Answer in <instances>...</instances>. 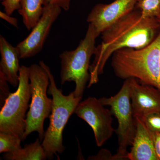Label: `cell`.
<instances>
[{
    "label": "cell",
    "mask_w": 160,
    "mask_h": 160,
    "mask_svg": "<svg viewBox=\"0 0 160 160\" xmlns=\"http://www.w3.org/2000/svg\"><path fill=\"white\" fill-rule=\"evenodd\" d=\"M157 18L158 21L160 25V14L157 17Z\"/></svg>",
    "instance_id": "d4e9b609"
},
{
    "label": "cell",
    "mask_w": 160,
    "mask_h": 160,
    "mask_svg": "<svg viewBox=\"0 0 160 160\" xmlns=\"http://www.w3.org/2000/svg\"><path fill=\"white\" fill-rule=\"evenodd\" d=\"M135 9L145 18H157L160 14V0H137Z\"/></svg>",
    "instance_id": "2e32d148"
},
{
    "label": "cell",
    "mask_w": 160,
    "mask_h": 160,
    "mask_svg": "<svg viewBox=\"0 0 160 160\" xmlns=\"http://www.w3.org/2000/svg\"><path fill=\"white\" fill-rule=\"evenodd\" d=\"M48 2V0H20L18 12L27 30H32L37 25L42 15L44 6Z\"/></svg>",
    "instance_id": "5bb4252c"
},
{
    "label": "cell",
    "mask_w": 160,
    "mask_h": 160,
    "mask_svg": "<svg viewBox=\"0 0 160 160\" xmlns=\"http://www.w3.org/2000/svg\"><path fill=\"white\" fill-rule=\"evenodd\" d=\"M22 141L16 136L0 132V153L13 152L21 149Z\"/></svg>",
    "instance_id": "e0dca14e"
},
{
    "label": "cell",
    "mask_w": 160,
    "mask_h": 160,
    "mask_svg": "<svg viewBox=\"0 0 160 160\" xmlns=\"http://www.w3.org/2000/svg\"><path fill=\"white\" fill-rule=\"evenodd\" d=\"M39 65L49 76L48 92L52 96V104L50 123L45 132L42 142L47 159L51 160L54 155L62 153L65 149L63 144V132L69 118L74 113L82 98H76L73 92L68 95L63 94L62 90L58 89L50 69L43 61Z\"/></svg>",
    "instance_id": "3957f363"
},
{
    "label": "cell",
    "mask_w": 160,
    "mask_h": 160,
    "mask_svg": "<svg viewBox=\"0 0 160 160\" xmlns=\"http://www.w3.org/2000/svg\"><path fill=\"white\" fill-rule=\"evenodd\" d=\"M8 82L4 78L2 74H0V89H1V95H0V101H1V106H2L4 102L11 92L9 91Z\"/></svg>",
    "instance_id": "d6986e66"
},
{
    "label": "cell",
    "mask_w": 160,
    "mask_h": 160,
    "mask_svg": "<svg viewBox=\"0 0 160 160\" xmlns=\"http://www.w3.org/2000/svg\"><path fill=\"white\" fill-rule=\"evenodd\" d=\"M104 106L96 98L89 97L79 103L74 112L91 127L98 147L102 146L115 131L111 110Z\"/></svg>",
    "instance_id": "ba28073f"
},
{
    "label": "cell",
    "mask_w": 160,
    "mask_h": 160,
    "mask_svg": "<svg viewBox=\"0 0 160 160\" xmlns=\"http://www.w3.org/2000/svg\"><path fill=\"white\" fill-rule=\"evenodd\" d=\"M20 0H4L2 2L4 7L5 12L11 15L15 10H18L20 7Z\"/></svg>",
    "instance_id": "ffe728a7"
},
{
    "label": "cell",
    "mask_w": 160,
    "mask_h": 160,
    "mask_svg": "<svg viewBox=\"0 0 160 160\" xmlns=\"http://www.w3.org/2000/svg\"><path fill=\"white\" fill-rule=\"evenodd\" d=\"M104 106H109L112 113L117 119L118 148L114 155L116 160L127 158V148L132 146L134 139L136 126L132 106L129 90V79L125 80L117 94L109 98L99 99Z\"/></svg>",
    "instance_id": "52a82bcc"
},
{
    "label": "cell",
    "mask_w": 160,
    "mask_h": 160,
    "mask_svg": "<svg viewBox=\"0 0 160 160\" xmlns=\"http://www.w3.org/2000/svg\"><path fill=\"white\" fill-rule=\"evenodd\" d=\"M140 118L143 120L152 132L160 133V111L149 113Z\"/></svg>",
    "instance_id": "ac0fdd59"
},
{
    "label": "cell",
    "mask_w": 160,
    "mask_h": 160,
    "mask_svg": "<svg viewBox=\"0 0 160 160\" xmlns=\"http://www.w3.org/2000/svg\"><path fill=\"white\" fill-rule=\"evenodd\" d=\"M100 35L93 26L89 24L85 38L74 50L63 51L61 59V84L74 82L76 98H82L86 84L90 79V59L95 51L96 40Z\"/></svg>",
    "instance_id": "277c9868"
},
{
    "label": "cell",
    "mask_w": 160,
    "mask_h": 160,
    "mask_svg": "<svg viewBox=\"0 0 160 160\" xmlns=\"http://www.w3.org/2000/svg\"><path fill=\"white\" fill-rule=\"evenodd\" d=\"M153 145L158 160H160V133H153Z\"/></svg>",
    "instance_id": "603a6c76"
},
{
    "label": "cell",
    "mask_w": 160,
    "mask_h": 160,
    "mask_svg": "<svg viewBox=\"0 0 160 160\" xmlns=\"http://www.w3.org/2000/svg\"><path fill=\"white\" fill-rule=\"evenodd\" d=\"M16 91L6 98L0 112V132L14 135L23 141L26 128V112L31 98L29 68L21 66Z\"/></svg>",
    "instance_id": "8992f818"
},
{
    "label": "cell",
    "mask_w": 160,
    "mask_h": 160,
    "mask_svg": "<svg viewBox=\"0 0 160 160\" xmlns=\"http://www.w3.org/2000/svg\"><path fill=\"white\" fill-rule=\"evenodd\" d=\"M72 0H48L50 4L59 6L65 11H68L70 9Z\"/></svg>",
    "instance_id": "7402d4cb"
},
{
    "label": "cell",
    "mask_w": 160,
    "mask_h": 160,
    "mask_svg": "<svg viewBox=\"0 0 160 160\" xmlns=\"http://www.w3.org/2000/svg\"><path fill=\"white\" fill-rule=\"evenodd\" d=\"M62 9L59 6L46 3L42 17L30 34L16 46L20 59L32 57L42 51L52 26Z\"/></svg>",
    "instance_id": "9c48e42d"
},
{
    "label": "cell",
    "mask_w": 160,
    "mask_h": 160,
    "mask_svg": "<svg viewBox=\"0 0 160 160\" xmlns=\"http://www.w3.org/2000/svg\"><path fill=\"white\" fill-rule=\"evenodd\" d=\"M129 79V90L134 118H142L160 111V89L144 85L135 78Z\"/></svg>",
    "instance_id": "8fae6325"
},
{
    "label": "cell",
    "mask_w": 160,
    "mask_h": 160,
    "mask_svg": "<svg viewBox=\"0 0 160 160\" xmlns=\"http://www.w3.org/2000/svg\"><path fill=\"white\" fill-rule=\"evenodd\" d=\"M39 138L33 143L26 144L13 152H5L3 155L6 160H45L47 159L45 150Z\"/></svg>",
    "instance_id": "9a60e30c"
},
{
    "label": "cell",
    "mask_w": 160,
    "mask_h": 160,
    "mask_svg": "<svg viewBox=\"0 0 160 160\" xmlns=\"http://www.w3.org/2000/svg\"><path fill=\"white\" fill-rule=\"evenodd\" d=\"M31 102L26 119V128L23 141L33 132L38 133L42 142L45 132L44 121L49 118L52 108V99L47 97L50 81L49 75L42 66L32 64L29 67Z\"/></svg>",
    "instance_id": "5b68a950"
},
{
    "label": "cell",
    "mask_w": 160,
    "mask_h": 160,
    "mask_svg": "<svg viewBox=\"0 0 160 160\" xmlns=\"http://www.w3.org/2000/svg\"><path fill=\"white\" fill-rule=\"evenodd\" d=\"M160 32L157 18H145L135 9L101 33L102 42L96 47L94 59L89 66L88 87L98 82L108 59L116 51L125 48L138 49L148 46Z\"/></svg>",
    "instance_id": "6da1fadb"
},
{
    "label": "cell",
    "mask_w": 160,
    "mask_h": 160,
    "mask_svg": "<svg viewBox=\"0 0 160 160\" xmlns=\"http://www.w3.org/2000/svg\"><path fill=\"white\" fill-rule=\"evenodd\" d=\"M0 17L2 19L5 20L7 21L8 23L11 24L12 26L14 27H18V20L16 18L12 17L11 15L7 14L6 12H0Z\"/></svg>",
    "instance_id": "cb8c5ba5"
},
{
    "label": "cell",
    "mask_w": 160,
    "mask_h": 160,
    "mask_svg": "<svg viewBox=\"0 0 160 160\" xmlns=\"http://www.w3.org/2000/svg\"><path fill=\"white\" fill-rule=\"evenodd\" d=\"M0 74L9 84L18 87L19 82L20 57L16 47L12 46L2 35L0 36Z\"/></svg>",
    "instance_id": "4fadbf2b"
},
{
    "label": "cell",
    "mask_w": 160,
    "mask_h": 160,
    "mask_svg": "<svg viewBox=\"0 0 160 160\" xmlns=\"http://www.w3.org/2000/svg\"><path fill=\"white\" fill-rule=\"evenodd\" d=\"M111 58V66L118 78H135L141 84L160 89V32L148 46L120 49Z\"/></svg>",
    "instance_id": "7a4b0ae2"
},
{
    "label": "cell",
    "mask_w": 160,
    "mask_h": 160,
    "mask_svg": "<svg viewBox=\"0 0 160 160\" xmlns=\"http://www.w3.org/2000/svg\"><path fill=\"white\" fill-rule=\"evenodd\" d=\"M137 0H114L109 4L99 3L91 9L86 21L101 35L118 20L135 9Z\"/></svg>",
    "instance_id": "30bf717a"
},
{
    "label": "cell",
    "mask_w": 160,
    "mask_h": 160,
    "mask_svg": "<svg viewBox=\"0 0 160 160\" xmlns=\"http://www.w3.org/2000/svg\"><path fill=\"white\" fill-rule=\"evenodd\" d=\"M116 160L114 155L112 156L110 152L106 149H101L95 156H92L88 158V160Z\"/></svg>",
    "instance_id": "44dd1931"
},
{
    "label": "cell",
    "mask_w": 160,
    "mask_h": 160,
    "mask_svg": "<svg viewBox=\"0 0 160 160\" xmlns=\"http://www.w3.org/2000/svg\"><path fill=\"white\" fill-rule=\"evenodd\" d=\"M4 0H1V1H2V2H3V1H4Z\"/></svg>",
    "instance_id": "484cf974"
},
{
    "label": "cell",
    "mask_w": 160,
    "mask_h": 160,
    "mask_svg": "<svg viewBox=\"0 0 160 160\" xmlns=\"http://www.w3.org/2000/svg\"><path fill=\"white\" fill-rule=\"evenodd\" d=\"M136 130L131 150L127 153V159L158 160L153 145V132L142 119L135 118Z\"/></svg>",
    "instance_id": "7c38bea8"
}]
</instances>
